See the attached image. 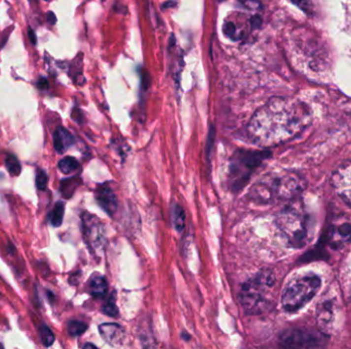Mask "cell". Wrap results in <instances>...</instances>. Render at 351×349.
Listing matches in <instances>:
<instances>
[{"label":"cell","instance_id":"cell-1","mask_svg":"<svg viewBox=\"0 0 351 349\" xmlns=\"http://www.w3.org/2000/svg\"><path fill=\"white\" fill-rule=\"evenodd\" d=\"M311 122L308 107L292 97H273L254 114L249 135L261 146H272L292 141Z\"/></svg>","mask_w":351,"mask_h":349},{"label":"cell","instance_id":"cell-2","mask_svg":"<svg viewBox=\"0 0 351 349\" xmlns=\"http://www.w3.org/2000/svg\"><path fill=\"white\" fill-rule=\"evenodd\" d=\"M276 277L271 269H262L248 280L239 293V301L248 315H261L274 303Z\"/></svg>","mask_w":351,"mask_h":349},{"label":"cell","instance_id":"cell-3","mask_svg":"<svg viewBox=\"0 0 351 349\" xmlns=\"http://www.w3.org/2000/svg\"><path fill=\"white\" fill-rule=\"evenodd\" d=\"M304 189L305 182L302 176L296 172H286L256 184L254 195L265 203L275 200L293 201Z\"/></svg>","mask_w":351,"mask_h":349},{"label":"cell","instance_id":"cell-4","mask_svg":"<svg viewBox=\"0 0 351 349\" xmlns=\"http://www.w3.org/2000/svg\"><path fill=\"white\" fill-rule=\"evenodd\" d=\"M276 224L286 241L292 247L300 248L308 236V216L300 202H290L277 215Z\"/></svg>","mask_w":351,"mask_h":349},{"label":"cell","instance_id":"cell-5","mask_svg":"<svg viewBox=\"0 0 351 349\" xmlns=\"http://www.w3.org/2000/svg\"><path fill=\"white\" fill-rule=\"evenodd\" d=\"M320 277L313 272L303 273L290 280L283 292L282 304L287 313H296L314 298L320 289Z\"/></svg>","mask_w":351,"mask_h":349},{"label":"cell","instance_id":"cell-6","mask_svg":"<svg viewBox=\"0 0 351 349\" xmlns=\"http://www.w3.org/2000/svg\"><path fill=\"white\" fill-rule=\"evenodd\" d=\"M270 157L267 151H249L239 149L230 162L229 184L233 192H238L245 188L253 172L255 171L264 160Z\"/></svg>","mask_w":351,"mask_h":349},{"label":"cell","instance_id":"cell-7","mask_svg":"<svg viewBox=\"0 0 351 349\" xmlns=\"http://www.w3.org/2000/svg\"><path fill=\"white\" fill-rule=\"evenodd\" d=\"M278 340L285 348H318L326 344L328 336L320 331L292 328L284 331Z\"/></svg>","mask_w":351,"mask_h":349},{"label":"cell","instance_id":"cell-8","mask_svg":"<svg viewBox=\"0 0 351 349\" xmlns=\"http://www.w3.org/2000/svg\"><path fill=\"white\" fill-rule=\"evenodd\" d=\"M82 233L84 241L92 252L103 250L106 243L105 229L98 217L84 212L82 214Z\"/></svg>","mask_w":351,"mask_h":349},{"label":"cell","instance_id":"cell-9","mask_svg":"<svg viewBox=\"0 0 351 349\" xmlns=\"http://www.w3.org/2000/svg\"><path fill=\"white\" fill-rule=\"evenodd\" d=\"M331 181L336 194L351 206V160L343 162L335 169Z\"/></svg>","mask_w":351,"mask_h":349},{"label":"cell","instance_id":"cell-10","mask_svg":"<svg viewBox=\"0 0 351 349\" xmlns=\"http://www.w3.org/2000/svg\"><path fill=\"white\" fill-rule=\"evenodd\" d=\"M96 200L109 215H113L116 212L117 198L111 188H109L108 185L101 184L96 188Z\"/></svg>","mask_w":351,"mask_h":349},{"label":"cell","instance_id":"cell-11","mask_svg":"<svg viewBox=\"0 0 351 349\" xmlns=\"http://www.w3.org/2000/svg\"><path fill=\"white\" fill-rule=\"evenodd\" d=\"M99 331L102 338L111 345L122 344L126 337L124 328L118 323H103L99 327Z\"/></svg>","mask_w":351,"mask_h":349},{"label":"cell","instance_id":"cell-12","mask_svg":"<svg viewBox=\"0 0 351 349\" xmlns=\"http://www.w3.org/2000/svg\"><path fill=\"white\" fill-rule=\"evenodd\" d=\"M75 139L68 129L60 126L54 132V147L59 154H64L67 149L74 145Z\"/></svg>","mask_w":351,"mask_h":349},{"label":"cell","instance_id":"cell-13","mask_svg":"<svg viewBox=\"0 0 351 349\" xmlns=\"http://www.w3.org/2000/svg\"><path fill=\"white\" fill-rule=\"evenodd\" d=\"M330 241L335 248L351 242V224L341 223L334 227L330 232Z\"/></svg>","mask_w":351,"mask_h":349},{"label":"cell","instance_id":"cell-14","mask_svg":"<svg viewBox=\"0 0 351 349\" xmlns=\"http://www.w3.org/2000/svg\"><path fill=\"white\" fill-rule=\"evenodd\" d=\"M89 292L95 298H103L108 292V283L103 276H93L89 281Z\"/></svg>","mask_w":351,"mask_h":349},{"label":"cell","instance_id":"cell-15","mask_svg":"<svg viewBox=\"0 0 351 349\" xmlns=\"http://www.w3.org/2000/svg\"><path fill=\"white\" fill-rule=\"evenodd\" d=\"M65 214V204L61 201L56 203L55 207L51 211V213L48 214V220L50 223L55 228H59L62 226L63 218Z\"/></svg>","mask_w":351,"mask_h":349},{"label":"cell","instance_id":"cell-16","mask_svg":"<svg viewBox=\"0 0 351 349\" xmlns=\"http://www.w3.org/2000/svg\"><path fill=\"white\" fill-rule=\"evenodd\" d=\"M172 217H173V223L175 229L178 232H182L185 228V217H186L184 209L178 204L174 205Z\"/></svg>","mask_w":351,"mask_h":349},{"label":"cell","instance_id":"cell-17","mask_svg":"<svg viewBox=\"0 0 351 349\" xmlns=\"http://www.w3.org/2000/svg\"><path fill=\"white\" fill-rule=\"evenodd\" d=\"M59 169L61 170L62 173L64 174H70L73 171L77 170L79 167V163L76 158L71 157V156H67L65 158H63L62 160H60L59 164H58Z\"/></svg>","mask_w":351,"mask_h":349},{"label":"cell","instance_id":"cell-18","mask_svg":"<svg viewBox=\"0 0 351 349\" xmlns=\"http://www.w3.org/2000/svg\"><path fill=\"white\" fill-rule=\"evenodd\" d=\"M87 330H88L87 323L80 320H69L67 323V331L71 337H78V336H81Z\"/></svg>","mask_w":351,"mask_h":349},{"label":"cell","instance_id":"cell-19","mask_svg":"<svg viewBox=\"0 0 351 349\" xmlns=\"http://www.w3.org/2000/svg\"><path fill=\"white\" fill-rule=\"evenodd\" d=\"M39 337H40V341L44 347L52 346L56 340L55 334L53 333L51 328L47 327L45 323H41L40 325Z\"/></svg>","mask_w":351,"mask_h":349},{"label":"cell","instance_id":"cell-20","mask_svg":"<svg viewBox=\"0 0 351 349\" xmlns=\"http://www.w3.org/2000/svg\"><path fill=\"white\" fill-rule=\"evenodd\" d=\"M223 32L227 38H229L230 40H233V41H238L240 39H243V37H244L243 35H241V33L237 32V28L235 26V24L231 21H228L224 24Z\"/></svg>","mask_w":351,"mask_h":349},{"label":"cell","instance_id":"cell-21","mask_svg":"<svg viewBox=\"0 0 351 349\" xmlns=\"http://www.w3.org/2000/svg\"><path fill=\"white\" fill-rule=\"evenodd\" d=\"M5 167L7 168V171L9 172L10 175L13 176H18L22 170L20 161L14 155H7V157L5 158Z\"/></svg>","mask_w":351,"mask_h":349},{"label":"cell","instance_id":"cell-22","mask_svg":"<svg viewBox=\"0 0 351 349\" xmlns=\"http://www.w3.org/2000/svg\"><path fill=\"white\" fill-rule=\"evenodd\" d=\"M103 313L109 317L116 318L118 316V308L115 303V294L113 293L112 296L108 299V301L105 303V305L102 308Z\"/></svg>","mask_w":351,"mask_h":349},{"label":"cell","instance_id":"cell-23","mask_svg":"<svg viewBox=\"0 0 351 349\" xmlns=\"http://www.w3.org/2000/svg\"><path fill=\"white\" fill-rule=\"evenodd\" d=\"M35 183H36V188H37L38 190H40V191L46 190L47 183H48V176L44 170L38 169L37 172H36Z\"/></svg>","mask_w":351,"mask_h":349},{"label":"cell","instance_id":"cell-24","mask_svg":"<svg viewBox=\"0 0 351 349\" xmlns=\"http://www.w3.org/2000/svg\"><path fill=\"white\" fill-rule=\"evenodd\" d=\"M292 1L301 9H303L304 11L308 12V10L311 8L310 0H292Z\"/></svg>","mask_w":351,"mask_h":349},{"label":"cell","instance_id":"cell-25","mask_svg":"<svg viewBox=\"0 0 351 349\" xmlns=\"http://www.w3.org/2000/svg\"><path fill=\"white\" fill-rule=\"evenodd\" d=\"M262 18L259 16V15H255V16H253L250 20V24H251V27L252 29H258L262 26Z\"/></svg>","mask_w":351,"mask_h":349},{"label":"cell","instance_id":"cell-26","mask_svg":"<svg viewBox=\"0 0 351 349\" xmlns=\"http://www.w3.org/2000/svg\"><path fill=\"white\" fill-rule=\"evenodd\" d=\"M245 5L246 7L252 10H258L262 8V4L260 3V1H258V0H247L245 2Z\"/></svg>","mask_w":351,"mask_h":349},{"label":"cell","instance_id":"cell-27","mask_svg":"<svg viewBox=\"0 0 351 349\" xmlns=\"http://www.w3.org/2000/svg\"><path fill=\"white\" fill-rule=\"evenodd\" d=\"M37 87L40 90H47L48 87H50V84H48V81L46 78L41 77L37 81Z\"/></svg>","mask_w":351,"mask_h":349},{"label":"cell","instance_id":"cell-28","mask_svg":"<svg viewBox=\"0 0 351 349\" xmlns=\"http://www.w3.org/2000/svg\"><path fill=\"white\" fill-rule=\"evenodd\" d=\"M28 37H29V40H30L31 44L36 45V43H37V37H36V34H35L34 30L31 29V28L28 29Z\"/></svg>","mask_w":351,"mask_h":349},{"label":"cell","instance_id":"cell-29","mask_svg":"<svg viewBox=\"0 0 351 349\" xmlns=\"http://www.w3.org/2000/svg\"><path fill=\"white\" fill-rule=\"evenodd\" d=\"M47 22H48V24L52 25V26H54V25L57 23L56 15L54 14L53 11H48L47 12Z\"/></svg>","mask_w":351,"mask_h":349},{"label":"cell","instance_id":"cell-30","mask_svg":"<svg viewBox=\"0 0 351 349\" xmlns=\"http://www.w3.org/2000/svg\"><path fill=\"white\" fill-rule=\"evenodd\" d=\"M176 3L174 2V1H167V2H165L162 6H163V8L164 7H169V6H172V5H175Z\"/></svg>","mask_w":351,"mask_h":349},{"label":"cell","instance_id":"cell-31","mask_svg":"<svg viewBox=\"0 0 351 349\" xmlns=\"http://www.w3.org/2000/svg\"><path fill=\"white\" fill-rule=\"evenodd\" d=\"M90 347H91V348H96V346L94 345V344H91V343H88V344H86V345L83 346V348H90Z\"/></svg>","mask_w":351,"mask_h":349},{"label":"cell","instance_id":"cell-32","mask_svg":"<svg viewBox=\"0 0 351 349\" xmlns=\"http://www.w3.org/2000/svg\"><path fill=\"white\" fill-rule=\"evenodd\" d=\"M45 1H51V0H45Z\"/></svg>","mask_w":351,"mask_h":349}]
</instances>
